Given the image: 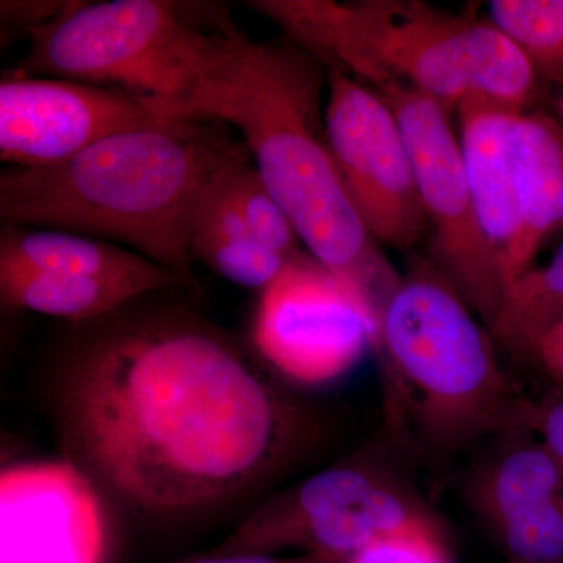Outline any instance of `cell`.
I'll return each instance as SVG.
<instances>
[{
    "label": "cell",
    "instance_id": "1",
    "mask_svg": "<svg viewBox=\"0 0 563 563\" xmlns=\"http://www.w3.org/2000/svg\"><path fill=\"white\" fill-rule=\"evenodd\" d=\"M63 422L98 487L166 518L262 484L302 428L290 401L220 333L169 318L114 322L84 343Z\"/></svg>",
    "mask_w": 563,
    "mask_h": 563
},
{
    "label": "cell",
    "instance_id": "2",
    "mask_svg": "<svg viewBox=\"0 0 563 563\" xmlns=\"http://www.w3.org/2000/svg\"><path fill=\"white\" fill-rule=\"evenodd\" d=\"M322 65L295 41L255 43L242 33L231 60L192 96L179 121L239 129L310 257L379 320L402 276L366 231L336 172L325 133Z\"/></svg>",
    "mask_w": 563,
    "mask_h": 563
},
{
    "label": "cell",
    "instance_id": "3",
    "mask_svg": "<svg viewBox=\"0 0 563 563\" xmlns=\"http://www.w3.org/2000/svg\"><path fill=\"white\" fill-rule=\"evenodd\" d=\"M243 150L199 122L117 133L60 165L3 169L0 218L120 244L187 276L196 202Z\"/></svg>",
    "mask_w": 563,
    "mask_h": 563
},
{
    "label": "cell",
    "instance_id": "4",
    "mask_svg": "<svg viewBox=\"0 0 563 563\" xmlns=\"http://www.w3.org/2000/svg\"><path fill=\"white\" fill-rule=\"evenodd\" d=\"M252 9L328 68L373 90L412 88L455 114L465 99L531 110L539 74L490 20L413 0H263Z\"/></svg>",
    "mask_w": 563,
    "mask_h": 563
},
{
    "label": "cell",
    "instance_id": "5",
    "mask_svg": "<svg viewBox=\"0 0 563 563\" xmlns=\"http://www.w3.org/2000/svg\"><path fill=\"white\" fill-rule=\"evenodd\" d=\"M495 346L431 258L410 265L380 312L376 351L395 401L421 439L440 450L523 429L526 398L515 391Z\"/></svg>",
    "mask_w": 563,
    "mask_h": 563
},
{
    "label": "cell",
    "instance_id": "6",
    "mask_svg": "<svg viewBox=\"0 0 563 563\" xmlns=\"http://www.w3.org/2000/svg\"><path fill=\"white\" fill-rule=\"evenodd\" d=\"M242 33L203 32L161 0L70 2L31 33L21 73L111 88L179 121L181 109L229 60Z\"/></svg>",
    "mask_w": 563,
    "mask_h": 563
},
{
    "label": "cell",
    "instance_id": "7",
    "mask_svg": "<svg viewBox=\"0 0 563 563\" xmlns=\"http://www.w3.org/2000/svg\"><path fill=\"white\" fill-rule=\"evenodd\" d=\"M440 523L399 477L372 462H346L262 503L213 554L298 550L347 559L374 540Z\"/></svg>",
    "mask_w": 563,
    "mask_h": 563
},
{
    "label": "cell",
    "instance_id": "8",
    "mask_svg": "<svg viewBox=\"0 0 563 563\" xmlns=\"http://www.w3.org/2000/svg\"><path fill=\"white\" fill-rule=\"evenodd\" d=\"M374 91L391 107L412 155L432 235L431 261L492 332L509 282L474 206L453 114L412 88L387 85Z\"/></svg>",
    "mask_w": 563,
    "mask_h": 563
},
{
    "label": "cell",
    "instance_id": "9",
    "mask_svg": "<svg viewBox=\"0 0 563 563\" xmlns=\"http://www.w3.org/2000/svg\"><path fill=\"white\" fill-rule=\"evenodd\" d=\"M325 133L344 190L374 242L412 251L429 225L391 107L346 70L328 68Z\"/></svg>",
    "mask_w": 563,
    "mask_h": 563
},
{
    "label": "cell",
    "instance_id": "10",
    "mask_svg": "<svg viewBox=\"0 0 563 563\" xmlns=\"http://www.w3.org/2000/svg\"><path fill=\"white\" fill-rule=\"evenodd\" d=\"M252 339L285 379L324 385L376 351L377 321L357 292L299 254L261 291Z\"/></svg>",
    "mask_w": 563,
    "mask_h": 563
},
{
    "label": "cell",
    "instance_id": "11",
    "mask_svg": "<svg viewBox=\"0 0 563 563\" xmlns=\"http://www.w3.org/2000/svg\"><path fill=\"white\" fill-rule=\"evenodd\" d=\"M166 122L125 92L57 77L3 73L0 161L49 168L117 133Z\"/></svg>",
    "mask_w": 563,
    "mask_h": 563
},
{
    "label": "cell",
    "instance_id": "12",
    "mask_svg": "<svg viewBox=\"0 0 563 563\" xmlns=\"http://www.w3.org/2000/svg\"><path fill=\"white\" fill-rule=\"evenodd\" d=\"M99 487L76 462L33 461L0 473L2 563H103Z\"/></svg>",
    "mask_w": 563,
    "mask_h": 563
},
{
    "label": "cell",
    "instance_id": "13",
    "mask_svg": "<svg viewBox=\"0 0 563 563\" xmlns=\"http://www.w3.org/2000/svg\"><path fill=\"white\" fill-rule=\"evenodd\" d=\"M521 110L485 98L455 110L463 166L488 240L501 258L509 287L517 279L521 221L515 188L512 129Z\"/></svg>",
    "mask_w": 563,
    "mask_h": 563
},
{
    "label": "cell",
    "instance_id": "14",
    "mask_svg": "<svg viewBox=\"0 0 563 563\" xmlns=\"http://www.w3.org/2000/svg\"><path fill=\"white\" fill-rule=\"evenodd\" d=\"M512 157L523 231L517 261L518 279L532 268L543 244L563 232L562 122L554 114L539 110L518 113L512 129Z\"/></svg>",
    "mask_w": 563,
    "mask_h": 563
},
{
    "label": "cell",
    "instance_id": "15",
    "mask_svg": "<svg viewBox=\"0 0 563 563\" xmlns=\"http://www.w3.org/2000/svg\"><path fill=\"white\" fill-rule=\"evenodd\" d=\"M0 266L143 282L157 291L185 282L181 274L120 244L76 232L25 225H5L2 229Z\"/></svg>",
    "mask_w": 563,
    "mask_h": 563
},
{
    "label": "cell",
    "instance_id": "16",
    "mask_svg": "<svg viewBox=\"0 0 563 563\" xmlns=\"http://www.w3.org/2000/svg\"><path fill=\"white\" fill-rule=\"evenodd\" d=\"M507 435L509 440L481 462L466 487L473 512L490 531L563 495V466L547 446L526 429Z\"/></svg>",
    "mask_w": 563,
    "mask_h": 563
},
{
    "label": "cell",
    "instance_id": "17",
    "mask_svg": "<svg viewBox=\"0 0 563 563\" xmlns=\"http://www.w3.org/2000/svg\"><path fill=\"white\" fill-rule=\"evenodd\" d=\"M224 166L203 188L192 210L190 254L192 261L209 266L222 279L262 291L291 261L263 246L252 235L225 190L222 181Z\"/></svg>",
    "mask_w": 563,
    "mask_h": 563
},
{
    "label": "cell",
    "instance_id": "18",
    "mask_svg": "<svg viewBox=\"0 0 563 563\" xmlns=\"http://www.w3.org/2000/svg\"><path fill=\"white\" fill-rule=\"evenodd\" d=\"M155 291L143 282L0 266L3 306L77 324L103 320Z\"/></svg>",
    "mask_w": 563,
    "mask_h": 563
},
{
    "label": "cell",
    "instance_id": "19",
    "mask_svg": "<svg viewBox=\"0 0 563 563\" xmlns=\"http://www.w3.org/2000/svg\"><path fill=\"white\" fill-rule=\"evenodd\" d=\"M563 321V244L553 258L526 272L510 285L492 329L496 344L518 357L531 358L548 329Z\"/></svg>",
    "mask_w": 563,
    "mask_h": 563
},
{
    "label": "cell",
    "instance_id": "20",
    "mask_svg": "<svg viewBox=\"0 0 563 563\" xmlns=\"http://www.w3.org/2000/svg\"><path fill=\"white\" fill-rule=\"evenodd\" d=\"M488 20L523 52L540 79L563 88V0H493Z\"/></svg>",
    "mask_w": 563,
    "mask_h": 563
},
{
    "label": "cell",
    "instance_id": "21",
    "mask_svg": "<svg viewBox=\"0 0 563 563\" xmlns=\"http://www.w3.org/2000/svg\"><path fill=\"white\" fill-rule=\"evenodd\" d=\"M247 157L250 152L244 147V151L222 169V181L229 198L246 222L252 235L263 246L292 261L301 254L298 232Z\"/></svg>",
    "mask_w": 563,
    "mask_h": 563
},
{
    "label": "cell",
    "instance_id": "22",
    "mask_svg": "<svg viewBox=\"0 0 563 563\" xmlns=\"http://www.w3.org/2000/svg\"><path fill=\"white\" fill-rule=\"evenodd\" d=\"M509 562L563 563V495L493 529Z\"/></svg>",
    "mask_w": 563,
    "mask_h": 563
},
{
    "label": "cell",
    "instance_id": "23",
    "mask_svg": "<svg viewBox=\"0 0 563 563\" xmlns=\"http://www.w3.org/2000/svg\"><path fill=\"white\" fill-rule=\"evenodd\" d=\"M344 563H454L442 525H426L374 540Z\"/></svg>",
    "mask_w": 563,
    "mask_h": 563
},
{
    "label": "cell",
    "instance_id": "24",
    "mask_svg": "<svg viewBox=\"0 0 563 563\" xmlns=\"http://www.w3.org/2000/svg\"><path fill=\"white\" fill-rule=\"evenodd\" d=\"M521 424L563 466V391L555 388L543 398L525 399Z\"/></svg>",
    "mask_w": 563,
    "mask_h": 563
},
{
    "label": "cell",
    "instance_id": "25",
    "mask_svg": "<svg viewBox=\"0 0 563 563\" xmlns=\"http://www.w3.org/2000/svg\"><path fill=\"white\" fill-rule=\"evenodd\" d=\"M70 2H2V22L29 33L49 24L68 9Z\"/></svg>",
    "mask_w": 563,
    "mask_h": 563
},
{
    "label": "cell",
    "instance_id": "26",
    "mask_svg": "<svg viewBox=\"0 0 563 563\" xmlns=\"http://www.w3.org/2000/svg\"><path fill=\"white\" fill-rule=\"evenodd\" d=\"M531 358L554 380L558 385L555 388L563 391V321L540 336Z\"/></svg>",
    "mask_w": 563,
    "mask_h": 563
},
{
    "label": "cell",
    "instance_id": "27",
    "mask_svg": "<svg viewBox=\"0 0 563 563\" xmlns=\"http://www.w3.org/2000/svg\"><path fill=\"white\" fill-rule=\"evenodd\" d=\"M346 559L333 558L328 554H298L291 558H277L268 554H213L206 559L180 563H344Z\"/></svg>",
    "mask_w": 563,
    "mask_h": 563
},
{
    "label": "cell",
    "instance_id": "28",
    "mask_svg": "<svg viewBox=\"0 0 563 563\" xmlns=\"http://www.w3.org/2000/svg\"><path fill=\"white\" fill-rule=\"evenodd\" d=\"M554 109H555L554 117L558 118V120L561 121L563 124V91H562V95L559 96L558 101H555Z\"/></svg>",
    "mask_w": 563,
    "mask_h": 563
},
{
    "label": "cell",
    "instance_id": "29",
    "mask_svg": "<svg viewBox=\"0 0 563 563\" xmlns=\"http://www.w3.org/2000/svg\"><path fill=\"white\" fill-rule=\"evenodd\" d=\"M509 563H520V562H509Z\"/></svg>",
    "mask_w": 563,
    "mask_h": 563
}]
</instances>
